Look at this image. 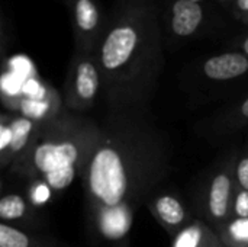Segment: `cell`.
<instances>
[{"mask_svg":"<svg viewBox=\"0 0 248 247\" xmlns=\"http://www.w3.org/2000/svg\"><path fill=\"white\" fill-rule=\"evenodd\" d=\"M170 162V138L150 108L108 111L81 179L90 236L109 247L128 239L135 213L167 178Z\"/></svg>","mask_w":248,"mask_h":247,"instance_id":"cell-1","label":"cell"},{"mask_svg":"<svg viewBox=\"0 0 248 247\" xmlns=\"http://www.w3.org/2000/svg\"><path fill=\"white\" fill-rule=\"evenodd\" d=\"M106 109L150 108L164 68L158 12L151 0H121L94 52Z\"/></svg>","mask_w":248,"mask_h":247,"instance_id":"cell-2","label":"cell"},{"mask_svg":"<svg viewBox=\"0 0 248 247\" xmlns=\"http://www.w3.org/2000/svg\"><path fill=\"white\" fill-rule=\"evenodd\" d=\"M99 137L100 122L64 108L42 124L31 150L9 172L51 192L65 191L77 178L83 179Z\"/></svg>","mask_w":248,"mask_h":247,"instance_id":"cell-3","label":"cell"},{"mask_svg":"<svg viewBox=\"0 0 248 247\" xmlns=\"http://www.w3.org/2000/svg\"><path fill=\"white\" fill-rule=\"evenodd\" d=\"M102 95V76L94 54H73L64 83V108L74 114L92 109Z\"/></svg>","mask_w":248,"mask_h":247,"instance_id":"cell-4","label":"cell"},{"mask_svg":"<svg viewBox=\"0 0 248 247\" xmlns=\"http://www.w3.org/2000/svg\"><path fill=\"white\" fill-rule=\"evenodd\" d=\"M237 156H228L212 175L205 192L206 223L219 231L232 218V204L238 189L235 178Z\"/></svg>","mask_w":248,"mask_h":247,"instance_id":"cell-5","label":"cell"},{"mask_svg":"<svg viewBox=\"0 0 248 247\" xmlns=\"http://www.w3.org/2000/svg\"><path fill=\"white\" fill-rule=\"evenodd\" d=\"M42 124L10 111L0 121V165L10 169L33 146Z\"/></svg>","mask_w":248,"mask_h":247,"instance_id":"cell-6","label":"cell"},{"mask_svg":"<svg viewBox=\"0 0 248 247\" xmlns=\"http://www.w3.org/2000/svg\"><path fill=\"white\" fill-rule=\"evenodd\" d=\"M74 33V51L94 54L105 33L106 22L96 0H67Z\"/></svg>","mask_w":248,"mask_h":247,"instance_id":"cell-7","label":"cell"},{"mask_svg":"<svg viewBox=\"0 0 248 247\" xmlns=\"http://www.w3.org/2000/svg\"><path fill=\"white\" fill-rule=\"evenodd\" d=\"M12 111L36 122L45 124L64 111V102L52 87L45 86L38 92L19 96L13 102Z\"/></svg>","mask_w":248,"mask_h":247,"instance_id":"cell-8","label":"cell"},{"mask_svg":"<svg viewBox=\"0 0 248 247\" xmlns=\"http://www.w3.org/2000/svg\"><path fill=\"white\" fill-rule=\"evenodd\" d=\"M145 205L173 237L193 221L187 207L176 194L155 192Z\"/></svg>","mask_w":248,"mask_h":247,"instance_id":"cell-9","label":"cell"},{"mask_svg":"<svg viewBox=\"0 0 248 247\" xmlns=\"http://www.w3.org/2000/svg\"><path fill=\"white\" fill-rule=\"evenodd\" d=\"M36 207L25 195L10 192L0 198V220L1 223L23 229L35 230L42 226Z\"/></svg>","mask_w":248,"mask_h":247,"instance_id":"cell-10","label":"cell"},{"mask_svg":"<svg viewBox=\"0 0 248 247\" xmlns=\"http://www.w3.org/2000/svg\"><path fill=\"white\" fill-rule=\"evenodd\" d=\"M202 71L206 79L214 82L235 80L248 73V57L238 51L218 54L203 63Z\"/></svg>","mask_w":248,"mask_h":247,"instance_id":"cell-11","label":"cell"},{"mask_svg":"<svg viewBox=\"0 0 248 247\" xmlns=\"http://www.w3.org/2000/svg\"><path fill=\"white\" fill-rule=\"evenodd\" d=\"M203 17V9L199 3L192 0H174L170 7V29L176 36H192L201 28Z\"/></svg>","mask_w":248,"mask_h":247,"instance_id":"cell-12","label":"cell"},{"mask_svg":"<svg viewBox=\"0 0 248 247\" xmlns=\"http://www.w3.org/2000/svg\"><path fill=\"white\" fill-rule=\"evenodd\" d=\"M171 247H225L218 231L203 220H193L171 242Z\"/></svg>","mask_w":248,"mask_h":247,"instance_id":"cell-13","label":"cell"},{"mask_svg":"<svg viewBox=\"0 0 248 247\" xmlns=\"http://www.w3.org/2000/svg\"><path fill=\"white\" fill-rule=\"evenodd\" d=\"M0 247H62L57 240L44 234H35L28 230L1 223Z\"/></svg>","mask_w":248,"mask_h":247,"instance_id":"cell-14","label":"cell"},{"mask_svg":"<svg viewBox=\"0 0 248 247\" xmlns=\"http://www.w3.org/2000/svg\"><path fill=\"white\" fill-rule=\"evenodd\" d=\"M225 247H248V218H231L219 231Z\"/></svg>","mask_w":248,"mask_h":247,"instance_id":"cell-15","label":"cell"},{"mask_svg":"<svg viewBox=\"0 0 248 247\" xmlns=\"http://www.w3.org/2000/svg\"><path fill=\"white\" fill-rule=\"evenodd\" d=\"M235 178H237L238 188L248 191V144L244 147V150L237 156Z\"/></svg>","mask_w":248,"mask_h":247,"instance_id":"cell-16","label":"cell"},{"mask_svg":"<svg viewBox=\"0 0 248 247\" xmlns=\"http://www.w3.org/2000/svg\"><path fill=\"white\" fill-rule=\"evenodd\" d=\"M232 217L234 218H248V191L237 189L234 204H232Z\"/></svg>","mask_w":248,"mask_h":247,"instance_id":"cell-17","label":"cell"},{"mask_svg":"<svg viewBox=\"0 0 248 247\" xmlns=\"http://www.w3.org/2000/svg\"><path fill=\"white\" fill-rule=\"evenodd\" d=\"M231 128H240L248 124V96L238 105V108L232 112V115L228 118Z\"/></svg>","mask_w":248,"mask_h":247,"instance_id":"cell-18","label":"cell"},{"mask_svg":"<svg viewBox=\"0 0 248 247\" xmlns=\"http://www.w3.org/2000/svg\"><path fill=\"white\" fill-rule=\"evenodd\" d=\"M235 13L238 17L248 15V0H235Z\"/></svg>","mask_w":248,"mask_h":247,"instance_id":"cell-19","label":"cell"},{"mask_svg":"<svg viewBox=\"0 0 248 247\" xmlns=\"http://www.w3.org/2000/svg\"><path fill=\"white\" fill-rule=\"evenodd\" d=\"M240 48H241V52H244L248 57V35L240 42Z\"/></svg>","mask_w":248,"mask_h":247,"instance_id":"cell-20","label":"cell"},{"mask_svg":"<svg viewBox=\"0 0 248 247\" xmlns=\"http://www.w3.org/2000/svg\"><path fill=\"white\" fill-rule=\"evenodd\" d=\"M112 247H131L129 237H128V239H125V240H122V242H119V243H116V245H113Z\"/></svg>","mask_w":248,"mask_h":247,"instance_id":"cell-21","label":"cell"},{"mask_svg":"<svg viewBox=\"0 0 248 247\" xmlns=\"http://www.w3.org/2000/svg\"><path fill=\"white\" fill-rule=\"evenodd\" d=\"M240 19H241L244 23H247L248 25V15H243V16H240Z\"/></svg>","mask_w":248,"mask_h":247,"instance_id":"cell-22","label":"cell"},{"mask_svg":"<svg viewBox=\"0 0 248 247\" xmlns=\"http://www.w3.org/2000/svg\"><path fill=\"white\" fill-rule=\"evenodd\" d=\"M192 1H196V3H201V1H203V0H192Z\"/></svg>","mask_w":248,"mask_h":247,"instance_id":"cell-23","label":"cell"}]
</instances>
